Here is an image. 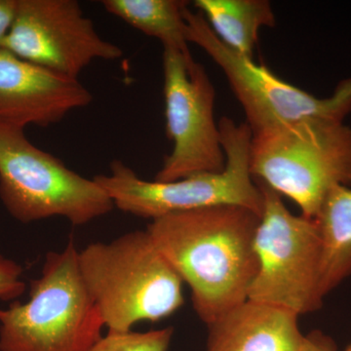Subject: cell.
<instances>
[{
  "label": "cell",
  "instance_id": "obj_9",
  "mask_svg": "<svg viewBox=\"0 0 351 351\" xmlns=\"http://www.w3.org/2000/svg\"><path fill=\"white\" fill-rule=\"evenodd\" d=\"M166 132L173 149L154 181L169 182L225 169L226 154L214 117L213 83L202 64L181 51H163Z\"/></svg>",
  "mask_w": 351,
  "mask_h": 351
},
{
  "label": "cell",
  "instance_id": "obj_12",
  "mask_svg": "<svg viewBox=\"0 0 351 351\" xmlns=\"http://www.w3.org/2000/svg\"><path fill=\"white\" fill-rule=\"evenodd\" d=\"M299 315L247 300L208 325L206 351H299Z\"/></svg>",
  "mask_w": 351,
  "mask_h": 351
},
{
  "label": "cell",
  "instance_id": "obj_6",
  "mask_svg": "<svg viewBox=\"0 0 351 351\" xmlns=\"http://www.w3.org/2000/svg\"><path fill=\"white\" fill-rule=\"evenodd\" d=\"M0 199L23 223L62 217L84 226L114 208L94 179L69 169L63 161L38 149L24 129L0 125Z\"/></svg>",
  "mask_w": 351,
  "mask_h": 351
},
{
  "label": "cell",
  "instance_id": "obj_16",
  "mask_svg": "<svg viewBox=\"0 0 351 351\" xmlns=\"http://www.w3.org/2000/svg\"><path fill=\"white\" fill-rule=\"evenodd\" d=\"M174 329L149 332H108L87 351H167Z\"/></svg>",
  "mask_w": 351,
  "mask_h": 351
},
{
  "label": "cell",
  "instance_id": "obj_8",
  "mask_svg": "<svg viewBox=\"0 0 351 351\" xmlns=\"http://www.w3.org/2000/svg\"><path fill=\"white\" fill-rule=\"evenodd\" d=\"M184 18L189 43L199 46L223 71L252 134L307 120L343 122L351 113V77L339 82L332 96L318 98L230 49L202 14L193 12L188 6Z\"/></svg>",
  "mask_w": 351,
  "mask_h": 351
},
{
  "label": "cell",
  "instance_id": "obj_2",
  "mask_svg": "<svg viewBox=\"0 0 351 351\" xmlns=\"http://www.w3.org/2000/svg\"><path fill=\"white\" fill-rule=\"evenodd\" d=\"M80 267L108 332L157 322L184 304V282L147 230L88 245L80 252Z\"/></svg>",
  "mask_w": 351,
  "mask_h": 351
},
{
  "label": "cell",
  "instance_id": "obj_3",
  "mask_svg": "<svg viewBox=\"0 0 351 351\" xmlns=\"http://www.w3.org/2000/svg\"><path fill=\"white\" fill-rule=\"evenodd\" d=\"M104 327L71 239L63 251L45 256L29 301L0 309V351H87Z\"/></svg>",
  "mask_w": 351,
  "mask_h": 351
},
{
  "label": "cell",
  "instance_id": "obj_19",
  "mask_svg": "<svg viewBox=\"0 0 351 351\" xmlns=\"http://www.w3.org/2000/svg\"><path fill=\"white\" fill-rule=\"evenodd\" d=\"M17 0H0V48H2L6 36L15 18Z\"/></svg>",
  "mask_w": 351,
  "mask_h": 351
},
{
  "label": "cell",
  "instance_id": "obj_15",
  "mask_svg": "<svg viewBox=\"0 0 351 351\" xmlns=\"http://www.w3.org/2000/svg\"><path fill=\"white\" fill-rule=\"evenodd\" d=\"M108 13L162 43L163 48L191 55L186 39L184 11L181 0H104Z\"/></svg>",
  "mask_w": 351,
  "mask_h": 351
},
{
  "label": "cell",
  "instance_id": "obj_18",
  "mask_svg": "<svg viewBox=\"0 0 351 351\" xmlns=\"http://www.w3.org/2000/svg\"><path fill=\"white\" fill-rule=\"evenodd\" d=\"M299 351H338V348L328 335L321 331H313L304 335Z\"/></svg>",
  "mask_w": 351,
  "mask_h": 351
},
{
  "label": "cell",
  "instance_id": "obj_14",
  "mask_svg": "<svg viewBox=\"0 0 351 351\" xmlns=\"http://www.w3.org/2000/svg\"><path fill=\"white\" fill-rule=\"evenodd\" d=\"M195 7L221 43L249 59H253L261 29L276 23L267 0H195Z\"/></svg>",
  "mask_w": 351,
  "mask_h": 351
},
{
  "label": "cell",
  "instance_id": "obj_11",
  "mask_svg": "<svg viewBox=\"0 0 351 351\" xmlns=\"http://www.w3.org/2000/svg\"><path fill=\"white\" fill-rule=\"evenodd\" d=\"M93 101L78 78L41 68L0 48V125L49 127Z\"/></svg>",
  "mask_w": 351,
  "mask_h": 351
},
{
  "label": "cell",
  "instance_id": "obj_4",
  "mask_svg": "<svg viewBox=\"0 0 351 351\" xmlns=\"http://www.w3.org/2000/svg\"><path fill=\"white\" fill-rule=\"evenodd\" d=\"M226 154L225 169L201 173L169 182L145 181L120 160L110 163L108 175L93 179L122 212L152 219L201 208L239 206L262 216L263 195L251 174L252 132L246 122L230 117L219 122Z\"/></svg>",
  "mask_w": 351,
  "mask_h": 351
},
{
  "label": "cell",
  "instance_id": "obj_17",
  "mask_svg": "<svg viewBox=\"0 0 351 351\" xmlns=\"http://www.w3.org/2000/svg\"><path fill=\"white\" fill-rule=\"evenodd\" d=\"M24 269L12 260L0 255V301H15L25 291V283L22 280Z\"/></svg>",
  "mask_w": 351,
  "mask_h": 351
},
{
  "label": "cell",
  "instance_id": "obj_1",
  "mask_svg": "<svg viewBox=\"0 0 351 351\" xmlns=\"http://www.w3.org/2000/svg\"><path fill=\"white\" fill-rule=\"evenodd\" d=\"M261 216L221 205L152 219L147 232L182 282L193 309L210 325L248 300L258 263L255 237Z\"/></svg>",
  "mask_w": 351,
  "mask_h": 351
},
{
  "label": "cell",
  "instance_id": "obj_7",
  "mask_svg": "<svg viewBox=\"0 0 351 351\" xmlns=\"http://www.w3.org/2000/svg\"><path fill=\"white\" fill-rule=\"evenodd\" d=\"M263 210L255 237L258 267L248 300L301 316L321 308L322 252L314 219L293 214L281 195L255 180Z\"/></svg>",
  "mask_w": 351,
  "mask_h": 351
},
{
  "label": "cell",
  "instance_id": "obj_5",
  "mask_svg": "<svg viewBox=\"0 0 351 351\" xmlns=\"http://www.w3.org/2000/svg\"><path fill=\"white\" fill-rule=\"evenodd\" d=\"M254 179L290 198L314 219L335 186H351V128L307 120L252 134Z\"/></svg>",
  "mask_w": 351,
  "mask_h": 351
},
{
  "label": "cell",
  "instance_id": "obj_13",
  "mask_svg": "<svg viewBox=\"0 0 351 351\" xmlns=\"http://www.w3.org/2000/svg\"><path fill=\"white\" fill-rule=\"evenodd\" d=\"M314 221L322 252L321 288L326 297L351 276V186L332 188Z\"/></svg>",
  "mask_w": 351,
  "mask_h": 351
},
{
  "label": "cell",
  "instance_id": "obj_10",
  "mask_svg": "<svg viewBox=\"0 0 351 351\" xmlns=\"http://www.w3.org/2000/svg\"><path fill=\"white\" fill-rule=\"evenodd\" d=\"M2 48L73 78L96 60L115 61L123 56L119 46L101 38L76 0H17Z\"/></svg>",
  "mask_w": 351,
  "mask_h": 351
},
{
  "label": "cell",
  "instance_id": "obj_20",
  "mask_svg": "<svg viewBox=\"0 0 351 351\" xmlns=\"http://www.w3.org/2000/svg\"><path fill=\"white\" fill-rule=\"evenodd\" d=\"M343 351H351V345L348 346Z\"/></svg>",
  "mask_w": 351,
  "mask_h": 351
}]
</instances>
